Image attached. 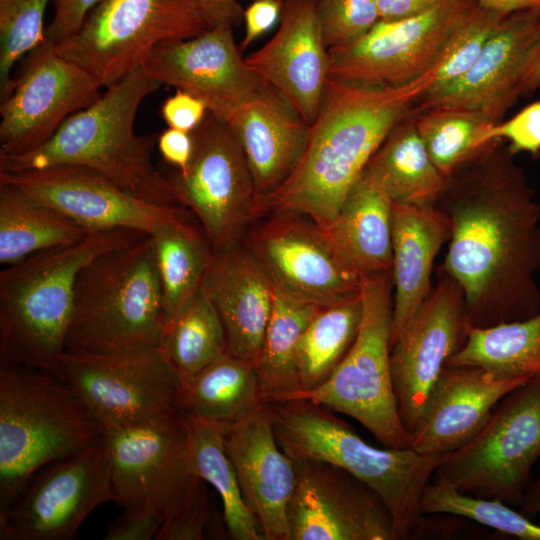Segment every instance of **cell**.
Returning a JSON list of instances; mask_svg holds the SVG:
<instances>
[{
    "instance_id": "cell-26",
    "label": "cell",
    "mask_w": 540,
    "mask_h": 540,
    "mask_svg": "<svg viewBox=\"0 0 540 540\" xmlns=\"http://www.w3.org/2000/svg\"><path fill=\"white\" fill-rule=\"evenodd\" d=\"M204 288L223 324L227 352L254 362L271 317L274 284L240 241L213 251Z\"/></svg>"
},
{
    "instance_id": "cell-18",
    "label": "cell",
    "mask_w": 540,
    "mask_h": 540,
    "mask_svg": "<svg viewBox=\"0 0 540 540\" xmlns=\"http://www.w3.org/2000/svg\"><path fill=\"white\" fill-rule=\"evenodd\" d=\"M469 325L463 292L443 270L437 286L391 343L398 412L410 435L448 360L464 345Z\"/></svg>"
},
{
    "instance_id": "cell-21",
    "label": "cell",
    "mask_w": 540,
    "mask_h": 540,
    "mask_svg": "<svg viewBox=\"0 0 540 540\" xmlns=\"http://www.w3.org/2000/svg\"><path fill=\"white\" fill-rule=\"evenodd\" d=\"M0 184L17 188L89 232L131 229L150 235L188 212L180 205L145 201L81 167L0 172Z\"/></svg>"
},
{
    "instance_id": "cell-40",
    "label": "cell",
    "mask_w": 540,
    "mask_h": 540,
    "mask_svg": "<svg viewBox=\"0 0 540 540\" xmlns=\"http://www.w3.org/2000/svg\"><path fill=\"white\" fill-rule=\"evenodd\" d=\"M435 478L422 495L421 509L424 515L459 516L522 540H540V525L512 509L509 504L462 493L444 479Z\"/></svg>"
},
{
    "instance_id": "cell-6",
    "label": "cell",
    "mask_w": 540,
    "mask_h": 540,
    "mask_svg": "<svg viewBox=\"0 0 540 540\" xmlns=\"http://www.w3.org/2000/svg\"><path fill=\"white\" fill-rule=\"evenodd\" d=\"M104 427L64 379L22 365L0 367V511L40 469L78 453Z\"/></svg>"
},
{
    "instance_id": "cell-52",
    "label": "cell",
    "mask_w": 540,
    "mask_h": 540,
    "mask_svg": "<svg viewBox=\"0 0 540 540\" xmlns=\"http://www.w3.org/2000/svg\"><path fill=\"white\" fill-rule=\"evenodd\" d=\"M442 0H375L379 20L395 21L419 15Z\"/></svg>"
},
{
    "instance_id": "cell-27",
    "label": "cell",
    "mask_w": 540,
    "mask_h": 540,
    "mask_svg": "<svg viewBox=\"0 0 540 540\" xmlns=\"http://www.w3.org/2000/svg\"><path fill=\"white\" fill-rule=\"evenodd\" d=\"M226 124L245 154L259 200L277 190L295 171L311 130L272 86L238 108Z\"/></svg>"
},
{
    "instance_id": "cell-34",
    "label": "cell",
    "mask_w": 540,
    "mask_h": 540,
    "mask_svg": "<svg viewBox=\"0 0 540 540\" xmlns=\"http://www.w3.org/2000/svg\"><path fill=\"white\" fill-rule=\"evenodd\" d=\"M275 287L271 317L253 362L263 401H284L301 390L297 351L300 338L319 307Z\"/></svg>"
},
{
    "instance_id": "cell-22",
    "label": "cell",
    "mask_w": 540,
    "mask_h": 540,
    "mask_svg": "<svg viewBox=\"0 0 540 540\" xmlns=\"http://www.w3.org/2000/svg\"><path fill=\"white\" fill-rule=\"evenodd\" d=\"M540 34V7L506 15L491 34L474 65L443 90L420 98L412 108L434 106L475 111L493 123L518 99L517 88L526 58Z\"/></svg>"
},
{
    "instance_id": "cell-29",
    "label": "cell",
    "mask_w": 540,
    "mask_h": 540,
    "mask_svg": "<svg viewBox=\"0 0 540 540\" xmlns=\"http://www.w3.org/2000/svg\"><path fill=\"white\" fill-rule=\"evenodd\" d=\"M393 201L366 171L346 196L325 233L361 276L392 269Z\"/></svg>"
},
{
    "instance_id": "cell-9",
    "label": "cell",
    "mask_w": 540,
    "mask_h": 540,
    "mask_svg": "<svg viewBox=\"0 0 540 540\" xmlns=\"http://www.w3.org/2000/svg\"><path fill=\"white\" fill-rule=\"evenodd\" d=\"M207 29L197 0H99L78 32L55 48L107 88L141 66L156 45Z\"/></svg>"
},
{
    "instance_id": "cell-43",
    "label": "cell",
    "mask_w": 540,
    "mask_h": 540,
    "mask_svg": "<svg viewBox=\"0 0 540 540\" xmlns=\"http://www.w3.org/2000/svg\"><path fill=\"white\" fill-rule=\"evenodd\" d=\"M328 50L349 45L378 21L375 0H313Z\"/></svg>"
},
{
    "instance_id": "cell-48",
    "label": "cell",
    "mask_w": 540,
    "mask_h": 540,
    "mask_svg": "<svg viewBox=\"0 0 540 540\" xmlns=\"http://www.w3.org/2000/svg\"><path fill=\"white\" fill-rule=\"evenodd\" d=\"M208 113L206 104L197 97L181 90L166 98L161 115L168 128L192 132Z\"/></svg>"
},
{
    "instance_id": "cell-33",
    "label": "cell",
    "mask_w": 540,
    "mask_h": 540,
    "mask_svg": "<svg viewBox=\"0 0 540 540\" xmlns=\"http://www.w3.org/2000/svg\"><path fill=\"white\" fill-rule=\"evenodd\" d=\"M89 231L17 188L0 184V264L77 243Z\"/></svg>"
},
{
    "instance_id": "cell-23",
    "label": "cell",
    "mask_w": 540,
    "mask_h": 540,
    "mask_svg": "<svg viewBox=\"0 0 540 540\" xmlns=\"http://www.w3.org/2000/svg\"><path fill=\"white\" fill-rule=\"evenodd\" d=\"M245 62L311 125L329 78L330 64L314 1L284 0L276 33Z\"/></svg>"
},
{
    "instance_id": "cell-47",
    "label": "cell",
    "mask_w": 540,
    "mask_h": 540,
    "mask_svg": "<svg viewBox=\"0 0 540 540\" xmlns=\"http://www.w3.org/2000/svg\"><path fill=\"white\" fill-rule=\"evenodd\" d=\"M54 16L45 28L46 41L57 45L78 32L99 0H52Z\"/></svg>"
},
{
    "instance_id": "cell-8",
    "label": "cell",
    "mask_w": 540,
    "mask_h": 540,
    "mask_svg": "<svg viewBox=\"0 0 540 540\" xmlns=\"http://www.w3.org/2000/svg\"><path fill=\"white\" fill-rule=\"evenodd\" d=\"M392 288V270L362 276V316L351 348L327 380L286 400H311L358 421L385 447L410 448L391 375Z\"/></svg>"
},
{
    "instance_id": "cell-3",
    "label": "cell",
    "mask_w": 540,
    "mask_h": 540,
    "mask_svg": "<svg viewBox=\"0 0 540 540\" xmlns=\"http://www.w3.org/2000/svg\"><path fill=\"white\" fill-rule=\"evenodd\" d=\"M160 86L142 65L136 67L105 88L92 105L68 117L38 149L0 154V172L81 167L145 201L178 205L152 159L158 135H139L134 129L141 103Z\"/></svg>"
},
{
    "instance_id": "cell-19",
    "label": "cell",
    "mask_w": 540,
    "mask_h": 540,
    "mask_svg": "<svg viewBox=\"0 0 540 540\" xmlns=\"http://www.w3.org/2000/svg\"><path fill=\"white\" fill-rule=\"evenodd\" d=\"M293 461L290 540H395L389 509L364 482L325 462Z\"/></svg>"
},
{
    "instance_id": "cell-37",
    "label": "cell",
    "mask_w": 540,
    "mask_h": 540,
    "mask_svg": "<svg viewBox=\"0 0 540 540\" xmlns=\"http://www.w3.org/2000/svg\"><path fill=\"white\" fill-rule=\"evenodd\" d=\"M361 316V292L357 296L319 307L298 345L299 392L311 390L329 378L351 348Z\"/></svg>"
},
{
    "instance_id": "cell-39",
    "label": "cell",
    "mask_w": 540,
    "mask_h": 540,
    "mask_svg": "<svg viewBox=\"0 0 540 540\" xmlns=\"http://www.w3.org/2000/svg\"><path fill=\"white\" fill-rule=\"evenodd\" d=\"M413 112L426 150L446 178L495 142L486 135L496 123L475 111L434 106Z\"/></svg>"
},
{
    "instance_id": "cell-54",
    "label": "cell",
    "mask_w": 540,
    "mask_h": 540,
    "mask_svg": "<svg viewBox=\"0 0 540 540\" xmlns=\"http://www.w3.org/2000/svg\"><path fill=\"white\" fill-rule=\"evenodd\" d=\"M520 506L521 513L527 517L540 515V475L528 485Z\"/></svg>"
},
{
    "instance_id": "cell-15",
    "label": "cell",
    "mask_w": 540,
    "mask_h": 540,
    "mask_svg": "<svg viewBox=\"0 0 540 540\" xmlns=\"http://www.w3.org/2000/svg\"><path fill=\"white\" fill-rule=\"evenodd\" d=\"M98 80L45 41L27 54L11 94L0 105V154L44 145L72 114L102 94Z\"/></svg>"
},
{
    "instance_id": "cell-20",
    "label": "cell",
    "mask_w": 540,
    "mask_h": 540,
    "mask_svg": "<svg viewBox=\"0 0 540 540\" xmlns=\"http://www.w3.org/2000/svg\"><path fill=\"white\" fill-rule=\"evenodd\" d=\"M240 52L233 27L218 26L189 39L156 45L142 67L160 85L202 100L210 113L226 122L238 108L271 87Z\"/></svg>"
},
{
    "instance_id": "cell-12",
    "label": "cell",
    "mask_w": 540,
    "mask_h": 540,
    "mask_svg": "<svg viewBox=\"0 0 540 540\" xmlns=\"http://www.w3.org/2000/svg\"><path fill=\"white\" fill-rule=\"evenodd\" d=\"M60 367L104 429L177 411L180 380L160 346L108 354L65 351Z\"/></svg>"
},
{
    "instance_id": "cell-30",
    "label": "cell",
    "mask_w": 540,
    "mask_h": 540,
    "mask_svg": "<svg viewBox=\"0 0 540 540\" xmlns=\"http://www.w3.org/2000/svg\"><path fill=\"white\" fill-rule=\"evenodd\" d=\"M263 403L253 362L226 352L180 381L176 410L229 426L252 414Z\"/></svg>"
},
{
    "instance_id": "cell-11",
    "label": "cell",
    "mask_w": 540,
    "mask_h": 540,
    "mask_svg": "<svg viewBox=\"0 0 540 540\" xmlns=\"http://www.w3.org/2000/svg\"><path fill=\"white\" fill-rule=\"evenodd\" d=\"M193 154L184 171L164 174L175 202L192 212L213 251L242 241L261 215L245 154L226 124L208 111L191 132Z\"/></svg>"
},
{
    "instance_id": "cell-7",
    "label": "cell",
    "mask_w": 540,
    "mask_h": 540,
    "mask_svg": "<svg viewBox=\"0 0 540 540\" xmlns=\"http://www.w3.org/2000/svg\"><path fill=\"white\" fill-rule=\"evenodd\" d=\"M165 326L150 237L96 256L78 274L66 352L159 347Z\"/></svg>"
},
{
    "instance_id": "cell-46",
    "label": "cell",
    "mask_w": 540,
    "mask_h": 540,
    "mask_svg": "<svg viewBox=\"0 0 540 540\" xmlns=\"http://www.w3.org/2000/svg\"><path fill=\"white\" fill-rule=\"evenodd\" d=\"M107 527L105 540L155 539L165 517L164 509L152 502L129 505Z\"/></svg>"
},
{
    "instance_id": "cell-14",
    "label": "cell",
    "mask_w": 540,
    "mask_h": 540,
    "mask_svg": "<svg viewBox=\"0 0 540 540\" xmlns=\"http://www.w3.org/2000/svg\"><path fill=\"white\" fill-rule=\"evenodd\" d=\"M477 5L474 0H442L410 18L379 20L360 39L329 50V77L368 84L407 83L439 63Z\"/></svg>"
},
{
    "instance_id": "cell-42",
    "label": "cell",
    "mask_w": 540,
    "mask_h": 540,
    "mask_svg": "<svg viewBox=\"0 0 540 540\" xmlns=\"http://www.w3.org/2000/svg\"><path fill=\"white\" fill-rule=\"evenodd\" d=\"M508 14L478 3L452 36L439 62L436 78L421 98L431 96L459 80L474 65L491 34Z\"/></svg>"
},
{
    "instance_id": "cell-36",
    "label": "cell",
    "mask_w": 540,
    "mask_h": 540,
    "mask_svg": "<svg viewBox=\"0 0 540 540\" xmlns=\"http://www.w3.org/2000/svg\"><path fill=\"white\" fill-rule=\"evenodd\" d=\"M180 414L187 431L191 472L219 495L227 534L234 540H263L225 449L226 426Z\"/></svg>"
},
{
    "instance_id": "cell-13",
    "label": "cell",
    "mask_w": 540,
    "mask_h": 540,
    "mask_svg": "<svg viewBox=\"0 0 540 540\" xmlns=\"http://www.w3.org/2000/svg\"><path fill=\"white\" fill-rule=\"evenodd\" d=\"M115 500L102 436L84 450L46 465L29 479L0 511V539H72L92 511Z\"/></svg>"
},
{
    "instance_id": "cell-5",
    "label": "cell",
    "mask_w": 540,
    "mask_h": 540,
    "mask_svg": "<svg viewBox=\"0 0 540 540\" xmlns=\"http://www.w3.org/2000/svg\"><path fill=\"white\" fill-rule=\"evenodd\" d=\"M264 403L277 442L292 460H317L341 468L380 496L391 513L395 540L416 538L428 530L421 499L440 456L411 448H377L329 409L308 399Z\"/></svg>"
},
{
    "instance_id": "cell-10",
    "label": "cell",
    "mask_w": 540,
    "mask_h": 540,
    "mask_svg": "<svg viewBox=\"0 0 540 540\" xmlns=\"http://www.w3.org/2000/svg\"><path fill=\"white\" fill-rule=\"evenodd\" d=\"M539 458L540 379H534L504 397L470 441L440 456L434 475L462 493L521 505Z\"/></svg>"
},
{
    "instance_id": "cell-17",
    "label": "cell",
    "mask_w": 540,
    "mask_h": 540,
    "mask_svg": "<svg viewBox=\"0 0 540 540\" xmlns=\"http://www.w3.org/2000/svg\"><path fill=\"white\" fill-rule=\"evenodd\" d=\"M103 437L115 502L122 507L149 501L167 516L200 480L189 466L187 431L178 411L140 424L105 428Z\"/></svg>"
},
{
    "instance_id": "cell-55",
    "label": "cell",
    "mask_w": 540,
    "mask_h": 540,
    "mask_svg": "<svg viewBox=\"0 0 540 540\" xmlns=\"http://www.w3.org/2000/svg\"><path fill=\"white\" fill-rule=\"evenodd\" d=\"M479 4L511 13L514 11L540 7V0H474Z\"/></svg>"
},
{
    "instance_id": "cell-44",
    "label": "cell",
    "mask_w": 540,
    "mask_h": 540,
    "mask_svg": "<svg viewBox=\"0 0 540 540\" xmlns=\"http://www.w3.org/2000/svg\"><path fill=\"white\" fill-rule=\"evenodd\" d=\"M212 504L207 483L199 480L188 498L169 513L156 540H202L212 530Z\"/></svg>"
},
{
    "instance_id": "cell-51",
    "label": "cell",
    "mask_w": 540,
    "mask_h": 540,
    "mask_svg": "<svg viewBox=\"0 0 540 540\" xmlns=\"http://www.w3.org/2000/svg\"><path fill=\"white\" fill-rule=\"evenodd\" d=\"M209 28L239 25L244 8L238 0H197Z\"/></svg>"
},
{
    "instance_id": "cell-4",
    "label": "cell",
    "mask_w": 540,
    "mask_h": 540,
    "mask_svg": "<svg viewBox=\"0 0 540 540\" xmlns=\"http://www.w3.org/2000/svg\"><path fill=\"white\" fill-rule=\"evenodd\" d=\"M146 236L131 229L93 231L77 243L38 252L1 270V364L28 366L63 379L60 360L79 272L96 256Z\"/></svg>"
},
{
    "instance_id": "cell-16",
    "label": "cell",
    "mask_w": 540,
    "mask_h": 540,
    "mask_svg": "<svg viewBox=\"0 0 540 540\" xmlns=\"http://www.w3.org/2000/svg\"><path fill=\"white\" fill-rule=\"evenodd\" d=\"M246 247L281 290L318 306L357 296L362 276L307 216L277 211L252 229Z\"/></svg>"
},
{
    "instance_id": "cell-41",
    "label": "cell",
    "mask_w": 540,
    "mask_h": 540,
    "mask_svg": "<svg viewBox=\"0 0 540 540\" xmlns=\"http://www.w3.org/2000/svg\"><path fill=\"white\" fill-rule=\"evenodd\" d=\"M50 1L0 0L1 101L12 92L16 62L46 41L44 15Z\"/></svg>"
},
{
    "instance_id": "cell-32",
    "label": "cell",
    "mask_w": 540,
    "mask_h": 540,
    "mask_svg": "<svg viewBox=\"0 0 540 540\" xmlns=\"http://www.w3.org/2000/svg\"><path fill=\"white\" fill-rule=\"evenodd\" d=\"M150 237L160 280L165 325L202 288L213 256L189 213L159 226Z\"/></svg>"
},
{
    "instance_id": "cell-35",
    "label": "cell",
    "mask_w": 540,
    "mask_h": 540,
    "mask_svg": "<svg viewBox=\"0 0 540 540\" xmlns=\"http://www.w3.org/2000/svg\"><path fill=\"white\" fill-rule=\"evenodd\" d=\"M447 365L475 366L498 380L540 379V311L490 327L469 325L464 345Z\"/></svg>"
},
{
    "instance_id": "cell-49",
    "label": "cell",
    "mask_w": 540,
    "mask_h": 540,
    "mask_svg": "<svg viewBox=\"0 0 540 540\" xmlns=\"http://www.w3.org/2000/svg\"><path fill=\"white\" fill-rule=\"evenodd\" d=\"M284 0H252L244 9L245 34L240 51L272 29L281 18Z\"/></svg>"
},
{
    "instance_id": "cell-31",
    "label": "cell",
    "mask_w": 540,
    "mask_h": 540,
    "mask_svg": "<svg viewBox=\"0 0 540 540\" xmlns=\"http://www.w3.org/2000/svg\"><path fill=\"white\" fill-rule=\"evenodd\" d=\"M365 171L394 203L437 205L447 183L418 133L412 108L389 132Z\"/></svg>"
},
{
    "instance_id": "cell-2",
    "label": "cell",
    "mask_w": 540,
    "mask_h": 540,
    "mask_svg": "<svg viewBox=\"0 0 540 540\" xmlns=\"http://www.w3.org/2000/svg\"><path fill=\"white\" fill-rule=\"evenodd\" d=\"M438 66L400 85L329 77L305 152L292 175L259 200L261 214L296 212L327 229L389 132L432 86Z\"/></svg>"
},
{
    "instance_id": "cell-38",
    "label": "cell",
    "mask_w": 540,
    "mask_h": 540,
    "mask_svg": "<svg viewBox=\"0 0 540 540\" xmlns=\"http://www.w3.org/2000/svg\"><path fill=\"white\" fill-rule=\"evenodd\" d=\"M160 348L180 381L227 352L223 324L204 284L164 326Z\"/></svg>"
},
{
    "instance_id": "cell-28",
    "label": "cell",
    "mask_w": 540,
    "mask_h": 540,
    "mask_svg": "<svg viewBox=\"0 0 540 540\" xmlns=\"http://www.w3.org/2000/svg\"><path fill=\"white\" fill-rule=\"evenodd\" d=\"M450 234L449 219L437 205L393 202L391 343L431 293L434 260L441 247L449 241Z\"/></svg>"
},
{
    "instance_id": "cell-24",
    "label": "cell",
    "mask_w": 540,
    "mask_h": 540,
    "mask_svg": "<svg viewBox=\"0 0 540 540\" xmlns=\"http://www.w3.org/2000/svg\"><path fill=\"white\" fill-rule=\"evenodd\" d=\"M224 443L263 540H290L288 505L295 485L294 461L279 446L265 403L226 426Z\"/></svg>"
},
{
    "instance_id": "cell-45",
    "label": "cell",
    "mask_w": 540,
    "mask_h": 540,
    "mask_svg": "<svg viewBox=\"0 0 540 540\" xmlns=\"http://www.w3.org/2000/svg\"><path fill=\"white\" fill-rule=\"evenodd\" d=\"M486 139L488 142L507 141L513 154L527 152L537 156L540 153V98L509 120L494 124Z\"/></svg>"
},
{
    "instance_id": "cell-50",
    "label": "cell",
    "mask_w": 540,
    "mask_h": 540,
    "mask_svg": "<svg viewBox=\"0 0 540 540\" xmlns=\"http://www.w3.org/2000/svg\"><path fill=\"white\" fill-rule=\"evenodd\" d=\"M157 148L167 163L184 171L193 154L191 132L168 128L158 135Z\"/></svg>"
},
{
    "instance_id": "cell-1",
    "label": "cell",
    "mask_w": 540,
    "mask_h": 540,
    "mask_svg": "<svg viewBox=\"0 0 540 540\" xmlns=\"http://www.w3.org/2000/svg\"><path fill=\"white\" fill-rule=\"evenodd\" d=\"M500 142L448 176L437 203L451 228L443 270L460 286L469 324L478 328L540 311V203Z\"/></svg>"
},
{
    "instance_id": "cell-53",
    "label": "cell",
    "mask_w": 540,
    "mask_h": 540,
    "mask_svg": "<svg viewBox=\"0 0 540 540\" xmlns=\"http://www.w3.org/2000/svg\"><path fill=\"white\" fill-rule=\"evenodd\" d=\"M540 88V34L531 48L518 84V96H527Z\"/></svg>"
},
{
    "instance_id": "cell-25",
    "label": "cell",
    "mask_w": 540,
    "mask_h": 540,
    "mask_svg": "<svg viewBox=\"0 0 540 540\" xmlns=\"http://www.w3.org/2000/svg\"><path fill=\"white\" fill-rule=\"evenodd\" d=\"M531 380L492 378L475 366H445L411 433L410 448L442 456L470 441L498 404Z\"/></svg>"
}]
</instances>
